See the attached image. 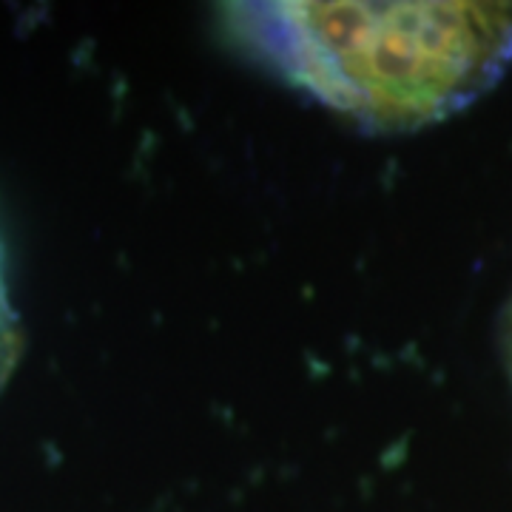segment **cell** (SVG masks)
Wrapping results in <instances>:
<instances>
[{
  "mask_svg": "<svg viewBox=\"0 0 512 512\" xmlns=\"http://www.w3.org/2000/svg\"><path fill=\"white\" fill-rule=\"evenodd\" d=\"M231 18L296 86L384 131L453 114L512 63V3H251Z\"/></svg>",
  "mask_w": 512,
  "mask_h": 512,
  "instance_id": "cell-1",
  "label": "cell"
},
{
  "mask_svg": "<svg viewBox=\"0 0 512 512\" xmlns=\"http://www.w3.org/2000/svg\"><path fill=\"white\" fill-rule=\"evenodd\" d=\"M20 325L18 316L9 305V296H6V282H3V274H0V390L6 379L12 376V370L18 365L20 356Z\"/></svg>",
  "mask_w": 512,
  "mask_h": 512,
  "instance_id": "cell-2",
  "label": "cell"
}]
</instances>
